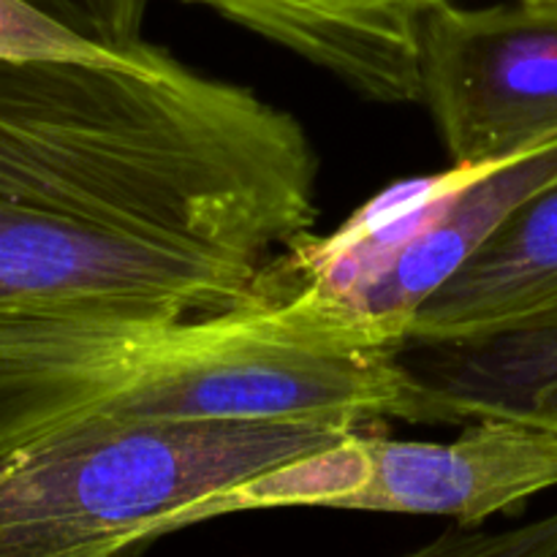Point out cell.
<instances>
[{"label": "cell", "mask_w": 557, "mask_h": 557, "mask_svg": "<svg viewBox=\"0 0 557 557\" xmlns=\"http://www.w3.org/2000/svg\"><path fill=\"white\" fill-rule=\"evenodd\" d=\"M319 169L292 112L156 44L0 60V330L136 332L261 297L310 237Z\"/></svg>", "instance_id": "obj_1"}, {"label": "cell", "mask_w": 557, "mask_h": 557, "mask_svg": "<svg viewBox=\"0 0 557 557\" xmlns=\"http://www.w3.org/2000/svg\"><path fill=\"white\" fill-rule=\"evenodd\" d=\"M400 341L310 283L221 313L109 335L0 330V457L87 422L455 424Z\"/></svg>", "instance_id": "obj_2"}, {"label": "cell", "mask_w": 557, "mask_h": 557, "mask_svg": "<svg viewBox=\"0 0 557 557\" xmlns=\"http://www.w3.org/2000/svg\"><path fill=\"white\" fill-rule=\"evenodd\" d=\"M362 430L87 422L0 457V557H141L188 506Z\"/></svg>", "instance_id": "obj_3"}, {"label": "cell", "mask_w": 557, "mask_h": 557, "mask_svg": "<svg viewBox=\"0 0 557 557\" xmlns=\"http://www.w3.org/2000/svg\"><path fill=\"white\" fill-rule=\"evenodd\" d=\"M557 185V139L522 156L400 183L330 237H305L281 272L400 341L413 319L520 207Z\"/></svg>", "instance_id": "obj_4"}, {"label": "cell", "mask_w": 557, "mask_h": 557, "mask_svg": "<svg viewBox=\"0 0 557 557\" xmlns=\"http://www.w3.org/2000/svg\"><path fill=\"white\" fill-rule=\"evenodd\" d=\"M422 98L451 166L506 161L557 139V0L428 16Z\"/></svg>", "instance_id": "obj_5"}, {"label": "cell", "mask_w": 557, "mask_h": 557, "mask_svg": "<svg viewBox=\"0 0 557 557\" xmlns=\"http://www.w3.org/2000/svg\"><path fill=\"white\" fill-rule=\"evenodd\" d=\"M368 482L337 511L449 517L482 528L557 487V422L533 417H479L455 441H397L364 433Z\"/></svg>", "instance_id": "obj_6"}, {"label": "cell", "mask_w": 557, "mask_h": 557, "mask_svg": "<svg viewBox=\"0 0 557 557\" xmlns=\"http://www.w3.org/2000/svg\"><path fill=\"white\" fill-rule=\"evenodd\" d=\"M326 71L364 101L419 103L428 16L446 0H183Z\"/></svg>", "instance_id": "obj_7"}, {"label": "cell", "mask_w": 557, "mask_h": 557, "mask_svg": "<svg viewBox=\"0 0 557 557\" xmlns=\"http://www.w3.org/2000/svg\"><path fill=\"white\" fill-rule=\"evenodd\" d=\"M557 326V185L515 212L424 302L408 348L473 346Z\"/></svg>", "instance_id": "obj_8"}, {"label": "cell", "mask_w": 557, "mask_h": 557, "mask_svg": "<svg viewBox=\"0 0 557 557\" xmlns=\"http://www.w3.org/2000/svg\"><path fill=\"white\" fill-rule=\"evenodd\" d=\"M422 351L413 370L446 397L455 424L493 413L557 422V326Z\"/></svg>", "instance_id": "obj_9"}, {"label": "cell", "mask_w": 557, "mask_h": 557, "mask_svg": "<svg viewBox=\"0 0 557 557\" xmlns=\"http://www.w3.org/2000/svg\"><path fill=\"white\" fill-rule=\"evenodd\" d=\"M368 428L346 435L330 449L313 451L299 460L283 462L261 476L248 479L243 484L223 490L212 498L199 500L180 511L166 525V536L183 528H194L199 522L218 520V517L243 515V511L261 509H337L348 495L357 493L370 473Z\"/></svg>", "instance_id": "obj_10"}, {"label": "cell", "mask_w": 557, "mask_h": 557, "mask_svg": "<svg viewBox=\"0 0 557 557\" xmlns=\"http://www.w3.org/2000/svg\"><path fill=\"white\" fill-rule=\"evenodd\" d=\"M145 41L136 47L107 49L82 38L54 22L25 0H0V60L16 63H128Z\"/></svg>", "instance_id": "obj_11"}, {"label": "cell", "mask_w": 557, "mask_h": 557, "mask_svg": "<svg viewBox=\"0 0 557 557\" xmlns=\"http://www.w3.org/2000/svg\"><path fill=\"white\" fill-rule=\"evenodd\" d=\"M397 557H557V509L506 531L451 525Z\"/></svg>", "instance_id": "obj_12"}, {"label": "cell", "mask_w": 557, "mask_h": 557, "mask_svg": "<svg viewBox=\"0 0 557 557\" xmlns=\"http://www.w3.org/2000/svg\"><path fill=\"white\" fill-rule=\"evenodd\" d=\"M25 3L107 49L123 52L145 41L141 27L150 0H25Z\"/></svg>", "instance_id": "obj_13"}]
</instances>
